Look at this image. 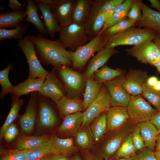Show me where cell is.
I'll use <instances>...</instances> for the list:
<instances>
[{
	"label": "cell",
	"instance_id": "cell-1",
	"mask_svg": "<svg viewBox=\"0 0 160 160\" xmlns=\"http://www.w3.org/2000/svg\"><path fill=\"white\" fill-rule=\"evenodd\" d=\"M35 45V51L40 61L45 66L51 65L55 68L72 65L71 55L59 39L53 41L39 33L28 35Z\"/></svg>",
	"mask_w": 160,
	"mask_h": 160
},
{
	"label": "cell",
	"instance_id": "cell-2",
	"mask_svg": "<svg viewBox=\"0 0 160 160\" xmlns=\"http://www.w3.org/2000/svg\"><path fill=\"white\" fill-rule=\"evenodd\" d=\"M158 33L152 29L134 26L127 30L108 36L104 47L115 48L121 45L135 46L148 41H153Z\"/></svg>",
	"mask_w": 160,
	"mask_h": 160
},
{
	"label": "cell",
	"instance_id": "cell-3",
	"mask_svg": "<svg viewBox=\"0 0 160 160\" xmlns=\"http://www.w3.org/2000/svg\"><path fill=\"white\" fill-rule=\"evenodd\" d=\"M108 36L99 34L86 44L79 47L73 52L69 51L73 68L81 69L96 52L104 47L108 40Z\"/></svg>",
	"mask_w": 160,
	"mask_h": 160
},
{
	"label": "cell",
	"instance_id": "cell-4",
	"mask_svg": "<svg viewBox=\"0 0 160 160\" xmlns=\"http://www.w3.org/2000/svg\"><path fill=\"white\" fill-rule=\"evenodd\" d=\"M17 45L27 60L29 68L28 78H46L49 72L41 65L35 51V44L28 35L18 40Z\"/></svg>",
	"mask_w": 160,
	"mask_h": 160
},
{
	"label": "cell",
	"instance_id": "cell-5",
	"mask_svg": "<svg viewBox=\"0 0 160 160\" xmlns=\"http://www.w3.org/2000/svg\"><path fill=\"white\" fill-rule=\"evenodd\" d=\"M59 33V39L69 51H74L89 41L84 27L75 23L60 27Z\"/></svg>",
	"mask_w": 160,
	"mask_h": 160
},
{
	"label": "cell",
	"instance_id": "cell-6",
	"mask_svg": "<svg viewBox=\"0 0 160 160\" xmlns=\"http://www.w3.org/2000/svg\"><path fill=\"white\" fill-rule=\"evenodd\" d=\"M127 107L130 119L137 123L150 121L158 111L152 107L142 95L131 96Z\"/></svg>",
	"mask_w": 160,
	"mask_h": 160
},
{
	"label": "cell",
	"instance_id": "cell-7",
	"mask_svg": "<svg viewBox=\"0 0 160 160\" xmlns=\"http://www.w3.org/2000/svg\"><path fill=\"white\" fill-rule=\"evenodd\" d=\"M126 123L120 128L113 132L105 140L99 151L98 156L108 160L116 153L125 137L136 127L131 123Z\"/></svg>",
	"mask_w": 160,
	"mask_h": 160
},
{
	"label": "cell",
	"instance_id": "cell-8",
	"mask_svg": "<svg viewBox=\"0 0 160 160\" xmlns=\"http://www.w3.org/2000/svg\"><path fill=\"white\" fill-rule=\"evenodd\" d=\"M127 55L142 63L154 66L160 57V50L153 41L143 42L126 50Z\"/></svg>",
	"mask_w": 160,
	"mask_h": 160
},
{
	"label": "cell",
	"instance_id": "cell-9",
	"mask_svg": "<svg viewBox=\"0 0 160 160\" xmlns=\"http://www.w3.org/2000/svg\"><path fill=\"white\" fill-rule=\"evenodd\" d=\"M105 0H94L89 17L84 27L89 41L99 35L106 22L102 7Z\"/></svg>",
	"mask_w": 160,
	"mask_h": 160
},
{
	"label": "cell",
	"instance_id": "cell-10",
	"mask_svg": "<svg viewBox=\"0 0 160 160\" xmlns=\"http://www.w3.org/2000/svg\"><path fill=\"white\" fill-rule=\"evenodd\" d=\"M111 105V99L109 94L103 84L97 98L83 112L84 118L81 127L89 126L95 119L102 113L107 112Z\"/></svg>",
	"mask_w": 160,
	"mask_h": 160
},
{
	"label": "cell",
	"instance_id": "cell-11",
	"mask_svg": "<svg viewBox=\"0 0 160 160\" xmlns=\"http://www.w3.org/2000/svg\"><path fill=\"white\" fill-rule=\"evenodd\" d=\"M55 68L58 72L68 95H77L80 93L86 84V79L84 75L66 66Z\"/></svg>",
	"mask_w": 160,
	"mask_h": 160
},
{
	"label": "cell",
	"instance_id": "cell-12",
	"mask_svg": "<svg viewBox=\"0 0 160 160\" xmlns=\"http://www.w3.org/2000/svg\"><path fill=\"white\" fill-rule=\"evenodd\" d=\"M54 67L46 77L38 94L49 98L57 103L63 96H66V91L63 84L57 78Z\"/></svg>",
	"mask_w": 160,
	"mask_h": 160
},
{
	"label": "cell",
	"instance_id": "cell-13",
	"mask_svg": "<svg viewBox=\"0 0 160 160\" xmlns=\"http://www.w3.org/2000/svg\"><path fill=\"white\" fill-rule=\"evenodd\" d=\"M126 74L103 83L109 94L112 106L127 107L128 104L131 96L124 87Z\"/></svg>",
	"mask_w": 160,
	"mask_h": 160
},
{
	"label": "cell",
	"instance_id": "cell-14",
	"mask_svg": "<svg viewBox=\"0 0 160 160\" xmlns=\"http://www.w3.org/2000/svg\"><path fill=\"white\" fill-rule=\"evenodd\" d=\"M76 0H52L50 5L52 12L60 27L73 23L72 13Z\"/></svg>",
	"mask_w": 160,
	"mask_h": 160
},
{
	"label": "cell",
	"instance_id": "cell-15",
	"mask_svg": "<svg viewBox=\"0 0 160 160\" xmlns=\"http://www.w3.org/2000/svg\"><path fill=\"white\" fill-rule=\"evenodd\" d=\"M148 77L145 70L130 69L126 74L124 88L131 96L142 95Z\"/></svg>",
	"mask_w": 160,
	"mask_h": 160
},
{
	"label": "cell",
	"instance_id": "cell-16",
	"mask_svg": "<svg viewBox=\"0 0 160 160\" xmlns=\"http://www.w3.org/2000/svg\"><path fill=\"white\" fill-rule=\"evenodd\" d=\"M37 93H31L24 113L19 116V122L24 135L31 133L34 130L37 114Z\"/></svg>",
	"mask_w": 160,
	"mask_h": 160
},
{
	"label": "cell",
	"instance_id": "cell-17",
	"mask_svg": "<svg viewBox=\"0 0 160 160\" xmlns=\"http://www.w3.org/2000/svg\"><path fill=\"white\" fill-rule=\"evenodd\" d=\"M46 98L37 94L38 122L40 126L44 129L53 127L57 121L55 112Z\"/></svg>",
	"mask_w": 160,
	"mask_h": 160
},
{
	"label": "cell",
	"instance_id": "cell-18",
	"mask_svg": "<svg viewBox=\"0 0 160 160\" xmlns=\"http://www.w3.org/2000/svg\"><path fill=\"white\" fill-rule=\"evenodd\" d=\"M119 52L115 48L104 47L90 59L84 75L86 79L92 77L94 72L106 64L110 58Z\"/></svg>",
	"mask_w": 160,
	"mask_h": 160
},
{
	"label": "cell",
	"instance_id": "cell-19",
	"mask_svg": "<svg viewBox=\"0 0 160 160\" xmlns=\"http://www.w3.org/2000/svg\"><path fill=\"white\" fill-rule=\"evenodd\" d=\"M107 130L113 132L124 125L129 118L127 107L112 106L107 111Z\"/></svg>",
	"mask_w": 160,
	"mask_h": 160
},
{
	"label": "cell",
	"instance_id": "cell-20",
	"mask_svg": "<svg viewBox=\"0 0 160 160\" xmlns=\"http://www.w3.org/2000/svg\"><path fill=\"white\" fill-rule=\"evenodd\" d=\"M141 6V16L135 26L149 28L160 34V12L152 9L142 1Z\"/></svg>",
	"mask_w": 160,
	"mask_h": 160
},
{
	"label": "cell",
	"instance_id": "cell-21",
	"mask_svg": "<svg viewBox=\"0 0 160 160\" xmlns=\"http://www.w3.org/2000/svg\"><path fill=\"white\" fill-rule=\"evenodd\" d=\"M36 4L43 17L44 27L48 34L53 39L55 33L59 32L60 27L57 23L50 9V4L52 0H35Z\"/></svg>",
	"mask_w": 160,
	"mask_h": 160
},
{
	"label": "cell",
	"instance_id": "cell-22",
	"mask_svg": "<svg viewBox=\"0 0 160 160\" xmlns=\"http://www.w3.org/2000/svg\"><path fill=\"white\" fill-rule=\"evenodd\" d=\"M94 0H76L72 13L73 23L84 26L90 15Z\"/></svg>",
	"mask_w": 160,
	"mask_h": 160
},
{
	"label": "cell",
	"instance_id": "cell-23",
	"mask_svg": "<svg viewBox=\"0 0 160 160\" xmlns=\"http://www.w3.org/2000/svg\"><path fill=\"white\" fill-rule=\"evenodd\" d=\"M60 116L64 118L68 115L84 110L83 100L77 97H62L56 104Z\"/></svg>",
	"mask_w": 160,
	"mask_h": 160
},
{
	"label": "cell",
	"instance_id": "cell-24",
	"mask_svg": "<svg viewBox=\"0 0 160 160\" xmlns=\"http://www.w3.org/2000/svg\"><path fill=\"white\" fill-rule=\"evenodd\" d=\"M45 78H28L17 85L14 86L10 94L12 96L20 98L21 96L28 94L29 93L37 92L41 88Z\"/></svg>",
	"mask_w": 160,
	"mask_h": 160
},
{
	"label": "cell",
	"instance_id": "cell-25",
	"mask_svg": "<svg viewBox=\"0 0 160 160\" xmlns=\"http://www.w3.org/2000/svg\"><path fill=\"white\" fill-rule=\"evenodd\" d=\"M140 134L145 146L153 151L156 146V139L159 134L155 126L150 121L138 122Z\"/></svg>",
	"mask_w": 160,
	"mask_h": 160
},
{
	"label": "cell",
	"instance_id": "cell-26",
	"mask_svg": "<svg viewBox=\"0 0 160 160\" xmlns=\"http://www.w3.org/2000/svg\"><path fill=\"white\" fill-rule=\"evenodd\" d=\"M83 118L84 113L81 112H76L65 116L58 128V132L65 134H74L79 129Z\"/></svg>",
	"mask_w": 160,
	"mask_h": 160
},
{
	"label": "cell",
	"instance_id": "cell-27",
	"mask_svg": "<svg viewBox=\"0 0 160 160\" xmlns=\"http://www.w3.org/2000/svg\"><path fill=\"white\" fill-rule=\"evenodd\" d=\"M26 4L25 7L26 8V17L23 21L29 22L33 24L40 33L44 35L48 34L45 28L44 23L41 20L38 14V6L34 0H27L23 1Z\"/></svg>",
	"mask_w": 160,
	"mask_h": 160
},
{
	"label": "cell",
	"instance_id": "cell-28",
	"mask_svg": "<svg viewBox=\"0 0 160 160\" xmlns=\"http://www.w3.org/2000/svg\"><path fill=\"white\" fill-rule=\"evenodd\" d=\"M26 16V11L23 10L1 12L0 28H15L22 23Z\"/></svg>",
	"mask_w": 160,
	"mask_h": 160
},
{
	"label": "cell",
	"instance_id": "cell-29",
	"mask_svg": "<svg viewBox=\"0 0 160 160\" xmlns=\"http://www.w3.org/2000/svg\"><path fill=\"white\" fill-rule=\"evenodd\" d=\"M103 86V84L97 83L93 77L86 79L83 100L84 110H86L97 98L101 92Z\"/></svg>",
	"mask_w": 160,
	"mask_h": 160
},
{
	"label": "cell",
	"instance_id": "cell-30",
	"mask_svg": "<svg viewBox=\"0 0 160 160\" xmlns=\"http://www.w3.org/2000/svg\"><path fill=\"white\" fill-rule=\"evenodd\" d=\"M52 139L57 153L68 157L76 153L78 151L72 138H61L55 135Z\"/></svg>",
	"mask_w": 160,
	"mask_h": 160
},
{
	"label": "cell",
	"instance_id": "cell-31",
	"mask_svg": "<svg viewBox=\"0 0 160 160\" xmlns=\"http://www.w3.org/2000/svg\"><path fill=\"white\" fill-rule=\"evenodd\" d=\"M126 73L124 70L119 68L112 69L105 64L96 71L92 77L97 83L103 84Z\"/></svg>",
	"mask_w": 160,
	"mask_h": 160
},
{
	"label": "cell",
	"instance_id": "cell-32",
	"mask_svg": "<svg viewBox=\"0 0 160 160\" xmlns=\"http://www.w3.org/2000/svg\"><path fill=\"white\" fill-rule=\"evenodd\" d=\"M56 153L52 138L39 146L28 150L27 160H41L51 154Z\"/></svg>",
	"mask_w": 160,
	"mask_h": 160
},
{
	"label": "cell",
	"instance_id": "cell-33",
	"mask_svg": "<svg viewBox=\"0 0 160 160\" xmlns=\"http://www.w3.org/2000/svg\"><path fill=\"white\" fill-rule=\"evenodd\" d=\"M51 139L46 136L36 135L20 136L16 143V148L20 150H29L38 147Z\"/></svg>",
	"mask_w": 160,
	"mask_h": 160
},
{
	"label": "cell",
	"instance_id": "cell-34",
	"mask_svg": "<svg viewBox=\"0 0 160 160\" xmlns=\"http://www.w3.org/2000/svg\"><path fill=\"white\" fill-rule=\"evenodd\" d=\"M134 1L135 0H124L119 5L105 23L100 34L106 28L127 17L129 11Z\"/></svg>",
	"mask_w": 160,
	"mask_h": 160
},
{
	"label": "cell",
	"instance_id": "cell-35",
	"mask_svg": "<svg viewBox=\"0 0 160 160\" xmlns=\"http://www.w3.org/2000/svg\"><path fill=\"white\" fill-rule=\"evenodd\" d=\"M74 137L77 145L82 150H89L92 148L94 138L89 126L79 129L74 134Z\"/></svg>",
	"mask_w": 160,
	"mask_h": 160
},
{
	"label": "cell",
	"instance_id": "cell-36",
	"mask_svg": "<svg viewBox=\"0 0 160 160\" xmlns=\"http://www.w3.org/2000/svg\"><path fill=\"white\" fill-rule=\"evenodd\" d=\"M136 151L132 141L131 132L125 137L118 150L110 158L118 159L130 158L135 155Z\"/></svg>",
	"mask_w": 160,
	"mask_h": 160
},
{
	"label": "cell",
	"instance_id": "cell-37",
	"mask_svg": "<svg viewBox=\"0 0 160 160\" xmlns=\"http://www.w3.org/2000/svg\"><path fill=\"white\" fill-rule=\"evenodd\" d=\"M90 128L95 142L99 141L107 131L106 113L103 112L95 119L91 122Z\"/></svg>",
	"mask_w": 160,
	"mask_h": 160
},
{
	"label": "cell",
	"instance_id": "cell-38",
	"mask_svg": "<svg viewBox=\"0 0 160 160\" xmlns=\"http://www.w3.org/2000/svg\"><path fill=\"white\" fill-rule=\"evenodd\" d=\"M12 103L9 114L1 127L0 131V139L3 138L4 132L7 128L13 123L18 115L19 111L23 104V100L14 96L12 97Z\"/></svg>",
	"mask_w": 160,
	"mask_h": 160
},
{
	"label": "cell",
	"instance_id": "cell-39",
	"mask_svg": "<svg viewBox=\"0 0 160 160\" xmlns=\"http://www.w3.org/2000/svg\"><path fill=\"white\" fill-rule=\"evenodd\" d=\"M28 27V24H24L22 23L15 28H0V41L7 39H22L23 35L25 33Z\"/></svg>",
	"mask_w": 160,
	"mask_h": 160
},
{
	"label": "cell",
	"instance_id": "cell-40",
	"mask_svg": "<svg viewBox=\"0 0 160 160\" xmlns=\"http://www.w3.org/2000/svg\"><path fill=\"white\" fill-rule=\"evenodd\" d=\"M134 26H136L135 24L127 17L106 28L99 34L109 36L122 32Z\"/></svg>",
	"mask_w": 160,
	"mask_h": 160
},
{
	"label": "cell",
	"instance_id": "cell-41",
	"mask_svg": "<svg viewBox=\"0 0 160 160\" xmlns=\"http://www.w3.org/2000/svg\"><path fill=\"white\" fill-rule=\"evenodd\" d=\"M13 67L12 64L10 63L6 68L0 71V84L1 87L0 93L1 99H3L8 93H10L13 88L14 86L9 78V71Z\"/></svg>",
	"mask_w": 160,
	"mask_h": 160
},
{
	"label": "cell",
	"instance_id": "cell-42",
	"mask_svg": "<svg viewBox=\"0 0 160 160\" xmlns=\"http://www.w3.org/2000/svg\"><path fill=\"white\" fill-rule=\"evenodd\" d=\"M27 151L1 148L0 160H27Z\"/></svg>",
	"mask_w": 160,
	"mask_h": 160
},
{
	"label": "cell",
	"instance_id": "cell-43",
	"mask_svg": "<svg viewBox=\"0 0 160 160\" xmlns=\"http://www.w3.org/2000/svg\"><path fill=\"white\" fill-rule=\"evenodd\" d=\"M142 95L158 111L160 110V91L149 87L145 85Z\"/></svg>",
	"mask_w": 160,
	"mask_h": 160
},
{
	"label": "cell",
	"instance_id": "cell-44",
	"mask_svg": "<svg viewBox=\"0 0 160 160\" xmlns=\"http://www.w3.org/2000/svg\"><path fill=\"white\" fill-rule=\"evenodd\" d=\"M124 1V0H105L102 8V12L105 17V23L111 16L116 7Z\"/></svg>",
	"mask_w": 160,
	"mask_h": 160
},
{
	"label": "cell",
	"instance_id": "cell-45",
	"mask_svg": "<svg viewBox=\"0 0 160 160\" xmlns=\"http://www.w3.org/2000/svg\"><path fill=\"white\" fill-rule=\"evenodd\" d=\"M141 0H135L127 15L128 19L135 24L141 16Z\"/></svg>",
	"mask_w": 160,
	"mask_h": 160
},
{
	"label": "cell",
	"instance_id": "cell-46",
	"mask_svg": "<svg viewBox=\"0 0 160 160\" xmlns=\"http://www.w3.org/2000/svg\"><path fill=\"white\" fill-rule=\"evenodd\" d=\"M132 140L136 151H141L145 148L144 141L137 126L132 132Z\"/></svg>",
	"mask_w": 160,
	"mask_h": 160
},
{
	"label": "cell",
	"instance_id": "cell-47",
	"mask_svg": "<svg viewBox=\"0 0 160 160\" xmlns=\"http://www.w3.org/2000/svg\"><path fill=\"white\" fill-rule=\"evenodd\" d=\"M132 160H158L155 153L148 148H145L134 157Z\"/></svg>",
	"mask_w": 160,
	"mask_h": 160
},
{
	"label": "cell",
	"instance_id": "cell-48",
	"mask_svg": "<svg viewBox=\"0 0 160 160\" xmlns=\"http://www.w3.org/2000/svg\"><path fill=\"white\" fill-rule=\"evenodd\" d=\"M18 134V129L16 125L13 123L6 129L4 134L3 138L6 141L9 142L13 140Z\"/></svg>",
	"mask_w": 160,
	"mask_h": 160
},
{
	"label": "cell",
	"instance_id": "cell-49",
	"mask_svg": "<svg viewBox=\"0 0 160 160\" xmlns=\"http://www.w3.org/2000/svg\"><path fill=\"white\" fill-rule=\"evenodd\" d=\"M26 4H21L17 0H9L8 7L12 11L22 10V7H25Z\"/></svg>",
	"mask_w": 160,
	"mask_h": 160
},
{
	"label": "cell",
	"instance_id": "cell-50",
	"mask_svg": "<svg viewBox=\"0 0 160 160\" xmlns=\"http://www.w3.org/2000/svg\"><path fill=\"white\" fill-rule=\"evenodd\" d=\"M82 154L84 160H103L99 156L91 153L88 150H83Z\"/></svg>",
	"mask_w": 160,
	"mask_h": 160
},
{
	"label": "cell",
	"instance_id": "cell-51",
	"mask_svg": "<svg viewBox=\"0 0 160 160\" xmlns=\"http://www.w3.org/2000/svg\"><path fill=\"white\" fill-rule=\"evenodd\" d=\"M41 160H69L68 157L55 153L42 158Z\"/></svg>",
	"mask_w": 160,
	"mask_h": 160
},
{
	"label": "cell",
	"instance_id": "cell-52",
	"mask_svg": "<svg viewBox=\"0 0 160 160\" xmlns=\"http://www.w3.org/2000/svg\"><path fill=\"white\" fill-rule=\"evenodd\" d=\"M150 121L156 128L159 133L160 132V110L155 114Z\"/></svg>",
	"mask_w": 160,
	"mask_h": 160
},
{
	"label": "cell",
	"instance_id": "cell-53",
	"mask_svg": "<svg viewBox=\"0 0 160 160\" xmlns=\"http://www.w3.org/2000/svg\"><path fill=\"white\" fill-rule=\"evenodd\" d=\"M153 41L158 47L160 50V34L158 33ZM154 66L156 68L158 71L160 73V57L154 64Z\"/></svg>",
	"mask_w": 160,
	"mask_h": 160
},
{
	"label": "cell",
	"instance_id": "cell-54",
	"mask_svg": "<svg viewBox=\"0 0 160 160\" xmlns=\"http://www.w3.org/2000/svg\"><path fill=\"white\" fill-rule=\"evenodd\" d=\"M158 81L157 78L155 76L149 77L147 80L146 86L149 87L153 88Z\"/></svg>",
	"mask_w": 160,
	"mask_h": 160
},
{
	"label": "cell",
	"instance_id": "cell-55",
	"mask_svg": "<svg viewBox=\"0 0 160 160\" xmlns=\"http://www.w3.org/2000/svg\"><path fill=\"white\" fill-rule=\"evenodd\" d=\"M150 3V7L156 9L160 12V1L158 0H149Z\"/></svg>",
	"mask_w": 160,
	"mask_h": 160
},
{
	"label": "cell",
	"instance_id": "cell-56",
	"mask_svg": "<svg viewBox=\"0 0 160 160\" xmlns=\"http://www.w3.org/2000/svg\"><path fill=\"white\" fill-rule=\"evenodd\" d=\"M160 150V132L158 135L156 139L155 152Z\"/></svg>",
	"mask_w": 160,
	"mask_h": 160
},
{
	"label": "cell",
	"instance_id": "cell-57",
	"mask_svg": "<svg viewBox=\"0 0 160 160\" xmlns=\"http://www.w3.org/2000/svg\"><path fill=\"white\" fill-rule=\"evenodd\" d=\"M69 160H82L79 153H76L69 158Z\"/></svg>",
	"mask_w": 160,
	"mask_h": 160
},
{
	"label": "cell",
	"instance_id": "cell-58",
	"mask_svg": "<svg viewBox=\"0 0 160 160\" xmlns=\"http://www.w3.org/2000/svg\"><path fill=\"white\" fill-rule=\"evenodd\" d=\"M152 88L156 91H160V81L158 80Z\"/></svg>",
	"mask_w": 160,
	"mask_h": 160
},
{
	"label": "cell",
	"instance_id": "cell-59",
	"mask_svg": "<svg viewBox=\"0 0 160 160\" xmlns=\"http://www.w3.org/2000/svg\"><path fill=\"white\" fill-rule=\"evenodd\" d=\"M133 157H134L129 158H121L118 159H112L110 158L108 160H132Z\"/></svg>",
	"mask_w": 160,
	"mask_h": 160
},
{
	"label": "cell",
	"instance_id": "cell-60",
	"mask_svg": "<svg viewBox=\"0 0 160 160\" xmlns=\"http://www.w3.org/2000/svg\"><path fill=\"white\" fill-rule=\"evenodd\" d=\"M155 154L158 160H160V150L155 152Z\"/></svg>",
	"mask_w": 160,
	"mask_h": 160
},
{
	"label": "cell",
	"instance_id": "cell-61",
	"mask_svg": "<svg viewBox=\"0 0 160 160\" xmlns=\"http://www.w3.org/2000/svg\"></svg>",
	"mask_w": 160,
	"mask_h": 160
}]
</instances>
